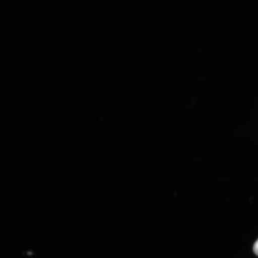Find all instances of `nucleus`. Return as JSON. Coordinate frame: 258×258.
<instances>
[{
	"mask_svg": "<svg viewBox=\"0 0 258 258\" xmlns=\"http://www.w3.org/2000/svg\"><path fill=\"white\" fill-rule=\"evenodd\" d=\"M253 251L254 253L258 256V240L254 243L253 245Z\"/></svg>",
	"mask_w": 258,
	"mask_h": 258,
	"instance_id": "f257e3e1",
	"label": "nucleus"
}]
</instances>
